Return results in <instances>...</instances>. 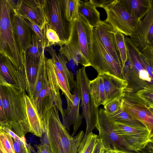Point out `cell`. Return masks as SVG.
I'll return each instance as SVG.
<instances>
[{"label":"cell","mask_w":153,"mask_h":153,"mask_svg":"<svg viewBox=\"0 0 153 153\" xmlns=\"http://www.w3.org/2000/svg\"><path fill=\"white\" fill-rule=\"evenodd\" d=\"M58 110L53 102L43 108L41 117L44 122L47 143L52 153H78L85 134L80 131L72 136L60 121Z\"/></svg>","instance_id":"cell-1"},{"label":"cell","mask_w":153,"mask_h":153,"mask_svg":"<svg viewBox=\"0 0 153 153\" xmlns=\"http://www.w3.org/2000/svg\"><path fill=\"white\" fill-rule=\"evenodd\" d=\"M0 92L7 122L4 126L19 137H25L30 132L25 99V91L19 87L0 85Z\"/></svg>","instance_id":"cell-2"},{"label":"cell","mask_w":153,"mask_h":153,"mask_svg":"<svg viewBox=\"0 0 153 153\" xmlns=\"http://www.w3.org/2000/svg\"><path fill=\"white\" fill-rule=\"evenodd\" d=\"M125 41L127 57L123 71L128 83L126 89L136 93L146 86L153 85V63L144 57L126 36Z\"/></svg>","instance_id":"cell-3"},{"label":"cell","mask_w":153,"mask_h":153,"mask_svg":"<svg viewBox=\"0 0 153 153\" xmlns=\"http://www.w3.org/2000/svg\"><path fill=\"white\" fill-rule=\"evenodd\" d=\"M14 14L8 0H0V54L8 58L18 70L24 71V54L14 29Z\"/></svg>","instance_id":"cell-4"},{"label":"cell","mask_w":153,"mask_h":153,"mask_svg":"<svg viewBox=\"0 0 153 153\" xmlns=\"http://www.w3.org/2000/svg\"><path fill=\"white\" fill-rule=\"evenodd\" d=\"M76 86L79 89L81 100L80 106L82 107V117L85 118L86 123V136L96 128L98 119L99 110L94 104L92 97L90 93L88 85L89 80L83 66L77 71L76 75Z\"/></svg>","instance_id":"cell-5"},{"label":"cell","mask_w":153,"mask_h":153,"mask_svg":"<svg viewBox=\"0 0 153 153\" xmlns=\"http://www.w3.org/2000/svg\"><path fill=\"white\" fill-rule=\"evenodd\" d=\"M93 28L82 16L79 15L76 19L71 22L68 43L76 48L90 64L92 57Z\"/></svg>","instance_id":"cell-6"},{"label":"cell","mask_w":153,"mask_h":153,"mask_svg":"<svg viewBox=\"0 0 153 153\" xmlns=\"http://www.w3.org/2000/svg\"><path fill=\"white\" fill-rule=\"evenodd\" d=\"M114 123L109 119L104 109L99 110L96 127L104 146L111 150H118L123 153H144L136 152L114 130Z\"/></svg>","instance_id":"cell-7"},{"label":"cell","mask_w":153,"mask_h":153,"mask_svg":"<svg viewBox=\"0 0 153 153\" xmlns=\"http://www.w3.org/2000/svg\"><path fill=\"white\" fill-rule=\"evenodd\" d=\"M44 10L48 23L57 33L63 45L68 43L71 22L65 16L64 0H45Z\"/></svg>","instance_id":"cell-8"},{"label":"cell","mask_w":153,"mask_h":153,"mask_svg":"<svg viewBox=\"0 0 153 153\" xmlns=\"http://www.w3.org/2000/svg\"><path fill=\"white\" fill-rule=\"evenodd\" d=\"M103 8L107 14L104 21L126 36L134 31L140 21L127 11L121 0H114Z\"/></svg>","instance_id":"cell-9"},{"label":"cell","mask_w":153,"mask_h":153,"mask_svg":"<svg viewBox=\"0 0 153 153\" xmlns=\"http://www.w3.org/2000/svg\"><path fill=\"white\" fill-rule=\"evenodd\" d=\"M92 50L91 66L94 68L98 74L107 73L125 79L122 65L117 63L104 47L99 40L94 28Z\"/></svg>","instance_id":"cell-10"},{"label":"cell","mask_w":153,"mask_h":153,"mask_svg":"<svg viewBox=\"0 0 153 153\" xmlns=\"http://www.w3.org/2000/svg\"><path fill=\"white\" fill-rule=\"evenodd\" d=\"M124 111L141 122L151 133L153 129V108L147 107L136 93L126 89L121 97Z\"/></svg>","instance_id":"cell-11"},{"label":"cell","mask_w":153,"mask_h":153,"mask_svg":"<svg viewBox=\"0 0 153 153\" xmlns=\"http://www.w3.org/2000/svg\"><path fill=\"white\" fill-rule=\"evenodd\" d=\"M114 130L137 152L141 151L153 143V133L146 127L130 126L114 123Z\"/></svg>","instance_id":"cell-12"},{"label":"cell","mask_w":153,"mask_h":153,"mask_svg":"<svg viewBox=\"0 0 153 153\" xmlns=\"http://www.w3.org/2000/svg\"><path fill=\"white\" fill-rule=\"evenodd\" d=\"M0 85L19 88L26 91L24 71L17 69L10 60L0 54Z\"/></svg>","instance_id":"cell-13"},{"label":"cell","mask_w":153,"mask_h":153,"mask_svg":"<svg viewBox=\"0 0 153 153\" xmlns=\"http://www.w3.org/2000/svg\"><path fill=\"white\" fill-rule=\"evenodd\" d=\"M45 0H22L19 8L16 12L43 29L48 23L45 10Z\"/></svg>","instance_id":"cell-14"},{"label":"cell","mask_w":153,"mask_h":153,"mask_svg":"<svg viewBox=\"0 0 153 153\" xmlns=\"http://www.w3.org/2000/svg\"><path fill=\"white\" fill-rule=\"evenodd\" d=\"M129 36L139 50L153 46V7L140 21L136 29Z\"/></svg>","instance_id":"cell-15"},{"label":"cell","mask_w":153,"mask_h":153,"mask_svg":"<svg viewBox=\"0 0 153 153\" xmlns=\"http://www.w3.org/2000/svg\"><path fill=\"white\" fill-rule=\"evenodd\" d=\"M94 28L99 40L104 47L115 60L122 65L115 44L114 34L116 30L110 24L102 20L97 27Z\"/></svg>","instance_id":"cell-16"},{"label":"cell","mask_w":153,"mask_h":153,"mask_svg":"<svg viewBox=\"0 0 153 153\" xmlns=\"http://www.w3.org/2000/svg\"><path fill=\"white\" fill-rule=\"evenodd\" d=\"M99 75L102 79L104 88L105 100L103 105L122 97L127 87V80L108 74Z\"/></svg>","instance_id":"cell-17"},{"label":"cell","mask_w":153,"mask_h":153,"mask_svg":"<svg viewBox=\"0 0 153 153\" xmlns=\"http://www.w3.org/2000/svg\"><path fill=\"white\" fill-rule=\"evenodd\" d=\"M26 112L30 126V132L41 137L45 131L44 122L32 101L26 94L25 97Z\"/></svg>","instance_id":"cell-18"},{"label":"cell","mask_w":153,"mask_h":153,"mask_svg":"<svg viewBox=\"0 0 153 153\" xmlns=\"http://www.w3.org/2000/svg\"><path fill=\"white\" fill-rule=\"evenodd\" d=\"M72 95L73 102L69 110L66 113L63 124L68 131L69 130L70 126L73 125L74 131L72 136H73L81 126L82 121L83 117L79 112L80 94L77 86L74 88Z\"/></svg>","instance_id":"cell-19"},{"label":"cell","mask_w":153,"mask_h":153,"mask_svg":"<svg viewBox=\"0 0 153 153\" xmlns=\"http://www.w3.org/2000/svg\"><path fill=\"white\" fill-rule=\"evenodd\" d=\"M13 26L20 50L23 53H25L30 44L33 30L25 19L15 11Z\"/></svg>","instance_id":"cell-20"},{"label":"cell","mask_w":153,"mask_h":153,"mask_svg":"<svg viewBox=\"0 0 153 153\" xmlns=\"http://www.w3.org/2000/svg\"><path fill=\"white\" fill-rule=\"evenodd\" d=\"M40 61L26 58L24 54L23 67L25 79L26 91L31 100L33 98Z\"/></svg>","instance_id":"cell-21"},{"label":"cell","mask_w":153,"mask_h":153,"mask_svg":"<svg viewBox=\"0 0 153 153\" xmlns=\"http://www.w3.org/2000/svg\"><path fill=\"white\" fill-rule=\"evenodd\" d=\"M121 1L127 11L140 21L153 7L152 0H121Z\"/></svg>","instance_id":"cell-22"},{"label":"cell","mask_w":153,"mask_h":153,"mask_svg":"<svg viewBox=\"0 0 153 153\" xmlns=\"http://www.w3.org/2000/svg\"><path fill=\"white\" fill-rule=\"evenodd\" d=\"M52 60L57 68L62 73L69 84L71 91L76 87V81L74 80V74L68 68L66 62L63 55L58 54L52 46L49 47L47 49Z\"/></svg>","instance_id":"cell-23"},{"label":"cell","mask_w":153,"mask_h":153,"mask_svg":"<svg viewBox=\"0 0 153 153\" xmlns=\"http://www.w3.org/2000/svg\"><path fill=\"white\" fill-rule=\"evenodd\" d=\"M46 65L47 78L53 94L54 103L61 115H63L65 114V110L62 107V103L59 92L60 88L52 68L51 59H47L46 58Z\"/></svg>","instance_id":"cell-24"},{"label":"cell","mask_w":153,"mask_h":153,"mask_svg":"<svg viewBox=\"0 0 153 153\" xmlns=\"http://www.w3.org/2000/svg\"><path fill=\"white\" fill-rule=\"evenodd\" d=\"M79 14L82 16L94 28L97 27L101 20L99 12L89 1H80Z\"/></svg>","instance_id":"cell-25"},{"label":"cell","mask_w":153,"mask_h":153,"mask_svg":"<svg viewBox=\"0 0 153 153\" xmlns=\"http://www.w3.org/2000/svg\"><path fill=\"white\" fill-rule=\"evenodd\" d=\"M88 87L95 106L98 108L100 105H103L105 100L104 88L102 79L99 75L90 80Z\"/></svg>","instance_id":"cell-26"},{"label":"cell","mask_w":153,"mask_h":153,"mask_svg":"<svg viewBox=\"0 0 153 153\" xmlns=\"http://www.w3.org/2000/svg\"><path fill=\"white\" fill-rule=\"evenodd\" d=\"M105 113L109 119L114 123L130 126L145 127L141 122L133 118L124 111L122 102L120 108L116 112L111 114Z\"/></svg>","instance_id":"cell-27"},{"label":"cell","mask_w":153,"mask_h":153,"mask_svg":"<svg viewBox=\"0 0 153 153\" xmlns=\"http://www.w3.org/2000/svg\"><path fill=\"white\" fill-rule=\"evenodd\" d=\"M31 100L40 115L46 105L51 102H54L53 94L47 77L37 97Z\"/></svg>","instance_id":"cell-28"},{"label":"cell","mask_w":153,"mask_h":153,"mask_svg":"<svg viewBox=\"0 0 153 153\" xmlns=\"http://www.w3.org/2000/svg\"><path fill=\"white\" fill-rule=\"evenodd\" d=\"M59 51L60 54L66 56L68 61L73 60L77 65L80 63L85 67L91 66L78 50L70 43L61 47Z\"/></svg>","instance_id":"cell-29"},{"label":"cell","mask_w":153,"mask_h":153,"mask_svg":"<svg viewBox=\"0 0 153 153\" xmlns=\"http://www.w3.org/2000/svg\"><path fill=\"white\" fill-rule=\"evenodd\" d=\"M45 50L42 48L35 33L33 30L30 44L23 54L26 58L40 61L42 53Z\"/></svg>","instance_id":"cell-30"},{"label":"cell","mask_w":153,"mask_h":153,"mask_svg":"<svg viewBox=\"0 0 153 153\" xmlns=\"http://www.w3.org/2000/svg\"><path fill=\"white\" fill-rule=\"evenodd\" d=\"M46 58L44 51L42 53L40 61L39 69L37 75L33 98L32 100L35 99L38 95L43 86L47 78V74L46 65Z\"/></svg>","instance_id":"cell-31"},{"label":"cell","mask_w":153,"mask_h":153,"mask_svg":"<svg viewBox=\"0 0 153 153\" xmlns=\"http://www.w3.org/2000/svg\"><path fill=\"white\" fill-rule=\"evenodd\" d=\"M100 138L98 135L91 132L83 137L79 148L78 153H93Z\"/></svg>","instance_id":"cell-32"},{"label":"cell","mask_w":153,"mask_h":153,"mask_svg":"<svg viewBox=\"0 0 153 153\" xmlns=\"http://www.w3.org/2000/svg\"><path fill=\"white\" fill-rule=\"evenodd\" d=\"M80 4L79 0H64V13L67 20L72 22L78 18Z\"/></svg>","instance_id":"cell-33"},{"label":"cell","mask_w":153,"mask_h":153,"mask_svg":"<svg viewBox=\"0 0 153 153\" xmlns=\"http://www.w3.org/2000/svg\"><path fill=\"white\" fill-rule=\"evenodd\" d=\"M1 127L12 137L15 153H30L25 137L20 138L8 128L4 126Z\"/></svg>","instance_id":"cell-34"},{"label":"cell","mask_w":153,"mask_h":153,"mask_svg":"<svg viewBox=\"0 0 153 153\" xmlns=\"http://www.w3.org/2000/svg\"><path fill=\"white\" fill-rule=\"evenodd\" d=\"M114 34L117 49L123 67L127 57L125 36L121 32L117 31H115Z\"/></svg>","instance_id":"cell-35"},{"label":"cell","mask_w":153,"mask_h":153,"mask_svg":"<svg viewBox=\"0 0 153 153\" xmlns=\"http://www.w3.org/2000/svg\"><path fill=\"white\" fill-rule=\"evenodd\" d=\"M147 107L153 108V85L146 86L136 93Z\"/></svg>","instance_id":"cell-36"},{"label":"cell","mask_w":153,"mask_h":153,"mask_svg":"<svg viewBox=\"0 0 153 153\" xmlns=\"http://www.w3.org/2000/svg\"><path fill=\"white\" fill-rule=\"evenodd\" d=\"M46 45V47H49L53 45H58L61 47L63 46L56 31L53 30L48 23L45 25Z\"/></svg>","instance_id":"cell-37"},{"label":"cell","mask_w":153,"mask_h":153,"mask_svg":"<svg viewBox=\"0 0 153 153\" xmlns=\"http://www.w3.org/2000/svg\"><path fill=\"white\" fill-rule=\"evenodd\" d=\"M0 143L7 153H15L12 137L0 126Z\"/></svg>","instance_id":"cell-38"},{"label":"cell","mask_w":153,"mask_h":153,"mask_svg":"<svg viewBox=\"0 0 153 153\" xmlns=\"http://www.w3.org/2000/svg\"><path fill=\"white\" fill-rule=\"evenodd\" d=\"M24 19L25 22L34 32L42 48L45 50L46 43L45 25L43 29H41L31 21L27 19Z\"/></svg>","instance_id":"cell-39"},{"label":"cell","mask_w":153,"mask_h":153,"mask_svg":"<svg viewBox=\"0 0 153 153\" xmlns=\"http://www.w3.org/2000/svg\"><path fill=\"white\" fill-rule=\"evenodd\" d=\"M121 98L110 102L104 105L105 112L110 114L113 113L117 111L121 103Z\"/></svg>","instance_id":"cell-40"},{"label":"cell","mask_w":153,"mask_h":153,"mask_svg":"<svg viewBox=\"0 0 153 153\" xmlns=\"http://www.w3.org/2000/svg\"><path fill=\"white\" fill-rule=\"evenodd\" d=\"M140 52L150 62L153 63V46H147L139 50Z\"/></svg>","instance_id":"cell-41"},{"label":"cell","mask_w":153,"mask_h":153,"mask_svg":"<svg viewBox=\"0 0 153 153\" xmlns=\"http://www.w3.org/2000/svg\"><path fill=\"white\" fill-rule=\"evenodd\" d=\"M114 0H90V2L96 7L104 8L105 7L112 2Z\"/></svg>","instance_id":"cell-42"},{"label":"cell","mask_w":153,"mask_h":153,"mask_svg":"<svg viewBox=\"0 0 153 153\" xmlns=\"http://www.w3.org/2000/svg\"><path fill=\"white\" fill-rule=\"evenodd\" d=\"M37 149V153H52L51 148L47 143L38 145Z\"/></svg>","instance_id":"cell-43"},{"label":"cell","mask_w":153,"mask_h":153,"mask_svg":"<svg viewBox=\"0 0 153 153\" xmlns=\"http://www.w3.org/2000/svg\"><path fill=\"white\" fill-rule=\"evenodd\" d=\"M7 124L6 119L4 113L0 92V126H4Z\"/></svg>","instance_id":"cell-44"},{"label":"cell","mask_w":153,"mask_h":153,"mask_svg":"<svg viewBox=\"0 0 153 153\" xmlns=\"http://www.w3.org/2000/svg\"><path fill=\"white\" fill-rule=\"evenodd\" d=\"M8 1L15 11H16L19 8L22 2V0H8Z\"/></svg>","instance_id":"cell-45"},{"label":"cell","mask_w":153,"mask_h":153,"mask_svg":"<svg viewBox=\"0 0 153 153\" xmlns=\"http://www.w3.org/2000/svg\"><path fill=\"white\" fill-rule=\"evenodd\" d=\"M100 153H113L111 150L105 147L103 145L102 141Z\"/></svg>","instance_id":"cell-46"},{"label":"cell","mask_w":153,"mask_h":153,"mask_svg":"<svg viewBox=\"0 0 153 153\" xmlns=\"http://www.w3.org/2000/svg\"><path fill=\"white\" fill-rule=\"evenodd\" d=\"M99 141L96 145L93 153H100L101 145L102 143L101 139L99 137Z\"/></svg>","instance_id":"cell-47"},{"label":"cell","mask_w":153,"mask_h":153,"mask_svg":"<svg viewBox=\"0 0 153 153\" xmlns=\"http://www.w3.org/2000/svg\"><path fill=\"white\" fill-rule=\"evenodd\" d=\"M0 153H7L0 143Z\"/></svg>","instance_id":"cell-48"},{"label":"cell","mask_w":153,"mask_h":153,"mask_svg":"<svg viewBox=\"0 0 153 153\" xmlns=\"http://www.w3.org/2000/svg\"><path fill=\"white\" fill-rule=\"evenodd\" d=\"M113 153H123L118 150H111Z\"/></svg>","instance_id":"cell-49"}]
</instances>
